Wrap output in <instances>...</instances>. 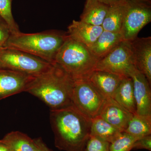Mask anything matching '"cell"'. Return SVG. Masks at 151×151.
I'll return each instance as SVG.
<instances>
[{
  "instance_id": "1",
  "label": "cell",
  "mask_w": 151,
  "mask_h": 151,
  "mask_svg": "<svg viewBox=\"0 0 151 151\" xmlns=\"http://www.w3.org/2000/svg\"><path fill=\"white\" fill-rule=\"evenodd\" d=\"M50 119L57 148L65 151H84L90 137L91 119L73 105L50 110Z\"/></svg>"
},
{
  "instance_id": "2",
  "label": "cell",
  "mask_w": 151,
  "mask_h": 151,
  "mask_svg": "<svg viewBox=\"0 0 151 151\" xmlns=\"http://www.w3.org/2000/svg\"><path fill=\"white\" fill-rule=\"evenodd\" d=\"M74 79L56 63L49 70L35 76L26 92L37 97L50 108L62 109L72 105Z\"/></svg>"
},
{
  "instance_id": "3",
  "label": "cell",
  "mask_w": 151,
  "mask_h": 151,
  "mask_svg": "<svg viewBox=\"0 0 151 151\" xmlns=\"http://www.w3.org/2000/svg\"><path fill=\"white\" fill-rule=\"evenodd\" d=\"M67 32L47 31L11 34L3 47L19 50L53 64L55 56L68 37Z\"/></svg>"
},
{
  "instance_id": "4",
  "label": "cell",
  "mask_w": 151,
  "mask_h": 151,
  "mask_svg": "<svg viewBox=\"0 0 151 151\" xmlns=\"http://www.w3.org/2000/svg\"><path fill=\"white\" fill-rule=\"evenodd\" d=\"M98 59L89 47L68 36L55 56V61L74 80L87 79L95 70Z\"/></svg>"
},
{
  "instance_id": "5",
  "label": "cell",
  "mask_w": 151,
  "mask_h": 151,
  "mask_svg": "<svg viewBox=\"0 0 151 151\" xmlns=\"http://www.w3.org/2000/svg\"><path fill=\"white\" fill-rule=\"evenodd\" d=\"M52 65L19 50L5 47L0 48V68L36 76L48 71Z\"/></svg>"
},
{
  "instance_id": "6",
  "label": "cell",
  "mask_w": 151,
  "mask_h": 151,
  "mask_svg": "<svg viewBox=\"0 0 151 151\" xmlns=\"http://www.w3.org/2000/svg\"><path fill=\"white\" fill-rule=\"evenodd\" d=\"M106 99L88 79L74 80L72 105L90 119L98 116Z\"/></svg>"
},
{
  "instance_id": "7",
  "label": "cell",
  "mask_w": 151,
  "mask_h": 151,
  "mask_svg": "<svg viewBox=\"0 0 151 151\" xmlns=\"http://www.w3.org/2000/svg\"><path fill=\"white\" fill-rule=\"evenodd\" d=\"M151 21V3L127 0L121 33L124 40L132 41Z\"/></svg>"
},
{
  "instance_id": "8",
  "label": "cell",
  "mask_w": 151,
  "mask_h": 151,
  "mask_svg": "<svg viewBox=\"0 0 151 151\" xmlns=\"http://www.w3.org/2000/svg\"><path fill=\"white\" fill-rule=\"evenodd\" d=\"M133 66L130 42L124 40L98 60L95 70L129 76Z\"/></svg>"
},
{
  "instance_id": "9",
  "label": "cell",
  "mask_w": 151,
  "mask_h": 151,
  "mask_svg": "<svg viewBox=\"0 0 151 151\" xmlns=\"http://www.w3.org/2000/svg\"><path fill=\"white\" fill-rule=\"evenodd\" d=\"M129 76L132 78L136 101V113L140 116L151 117V85L145 76L133 66Z\"/></svg>"
},
{
  "instance_id": "10",
  "label": "cell",
  "mask_w": 151,
  "mask_h": 151,
  "mask_svg": "<svg viewBox=\"0 0 151 151\" xmlns=\"http://www.w3.org/2000/svg\"><path fill=\"white\" fill-rule=\"evenodd\" d=\"M35 76L6 68H0V101L26 92L29 84Z\"/></svg>"
},
{
  "instance_id": "11",
  "label": "cell",
  "mask_w": 151,
  "mask_h": 151,
  "mask_svg": "<svg viewBox=\"0 0 151 151\" xmlns=\"http://www.w3.org/2000/svg\"><path fill=\"white\" fill-rule=\"evenodd\" d=\"M130 42L133 65L151 84V37H137Z\"/></svg>"
},
{
  "instance_id": "12",
  "label": "cell",
  "mask_w": 151,
  "mask_h": 151,
  "mask_svg": "<svg viewBox=\"0 0 151 151\" xmlns=\"http://www.w3.org/2000/svg\"><path fill=\"white\" fill-rule=\"evenodd\" d=\"M98 116L123 132L128 127L133 114L110 98L105 100Z\"/></svg>"
},
{
  "instance_id": "13",
  "label": "cell",
  "mask_w": 151,
  "mask_h": 151,
  "mask_svg": "<svg viewBox=\"0 0 151 151\" xmlns=\"http://www.w3.org/2000/svg\"><path fill=\"white\" fill-rule=\"evenodd\" d=\"M102 26H96L81 21L73 20L68 27L69 37L90 48L103 31Z\"/></svg>"
},
{
  "instance_id": "14",
  "label": "cell",
  "mask_w": 151,
  "mask_h": 151,
  "mask_svg": "<svg viewBox=\"0 0 151 151\" xmlns=\"http://www.w3.org/2000/svg\"><path fill=\"white\" fill-rule=\"evenodd\" d=\"M125 76L95 70L87 78L105 99L113 98L122 78Z\"/></svg>"
},
{
  "instance_id": "15",
  "label": "cell",
  "mask_w": 151,
  "mask_h": 151,
  "mask_svg": "<svg viewBox=\"0 0 151 151\" xmlns=\"http://www.w3.org/2000/svg\"><path fill=\"white\" fill-rule=\"evenodd\" d=\"M113 99L128 111L134 114L137 111L134 85L131 77L125 76L116 89Z\"/></svg>"
},
{
  "instance_id": "16",
  "label": "cell",
  "mask_w": 151,
  "mask_h": 151,
  "mask_svg": "<svg viewBox=\"0 0 151 151\" xmlns=\"http://www.w3.org/2000/svg\"><path fill=\"white\" fill-rule=\"evenodd\" d=\"M123 40L124 39L121 33L103 30L94 44L89 48L99 60Z\"/></svg>"
},
{
  "instance_id": "17",
  "label": "cell",
  "mask_w": 151,
  "mask_h": 151,
  "mask_svg": "<svg viewBox=\"0 0 151 151\" xmlns=\"http://www.w3.org/2000/svg\"><path fill=\"white\" fill-rule=\"evenodd\" d=\"M109 6L98 0H86L80 21L94 25L102 26Z\"/></svg>"
},
{
  "instance_id": "18",
  "label": "cell",
  "mask_w": 151,
  "mask_h": 151,
  "mask_svg": "<svg viewBox=\"0 0 151 151\" xmlns=\"http://www.w3.org/2000/svg\"><path fill=\"white\" fill-rule=\"evenodd\" d=\"M127 1L117 4L109 6L102 25L104 30L115 33H121L127 5Z\"/></svg>"
},
{
  "instance_id": "19",
  "label": "cell",
  "mask_w": 151,
  "mask_h": 151,
  "mask_svg": "<svg viewBox=\"0 0 151 151\" xmlns=\"http://www.w3.org/2000/svg\"><path fill=\"white\" fill-rule=\"evenodd\" d=\"M122 133L99 116L91 119L90 136L97 137L111 143Z\"/></svg>"
},
{
  "instance_id": "20",
  "label": "cell",
  "mask_w": 151,
  "mask_h": 151,
  "mask_svg": "<svg viewBox=\"0 0 151 151\" xmlns=\"http://www.w3.org/2000/svg\"><path fill=\"white\" fill-rule=\"evenodd\" d=\"M1 141L7 146L9 151H35L33 139L19 131L10 132Z\"/></svg>"
},
{
  "instance_id": "21",
  "label": "cell",
  "mask_w": 151,
  "mask_h": 151,
  "mask_svg": "<svg viewBox=\"0 0 151 151\" xmlns=\"http://www.w3.org/2000/svg\"><path fill=\"white\" fill-rule=\"evenodd\" d=\"M124 132L139 139L151 135V117L133 114Z\"/></svg>"
},
{
  "instance_id": "22",
  "label": "cell",
  "mask_w": 151,
  "mask_h": 151,
  "mask_svg": "<svg viewBox=\"0 0 151 151\" xmlns=\"http://www.w3.org/2000/svg\"><path fill=\"white\" fill-rule=\"evenodd\" d=\"M13 0H0V16L6 22L10 29L11 34L20 32L19 26L15 21L12 13Z\"/></svg>"
},
{
  "instance_id": "23",
  "label": "cell",
  "mask_w": 151,
  "mask_h": 151,
  "mask_svg": "<svg viewBox=\"0 0 151 151\" xmlns=\"http://www.w3.org/2000/svg\"><path fill=\"white\" fill-rule=\"evenodd\" d=\"M139 138L122 132L116 139L110 143V151H131L134 143Z\"/></svg>"
},
{
  "instance_id": "24",
  "label": "cell",
  "mask_w": 151,
  "mask_h": 151,
  "mask_svg": "<svg viewBox=\"0 0 151 151\" xmlns=\"http://www.w3.org/2000/svg\"><path fill=\"white\" fill-rule=\"evenodd\" d=\"M110 143L97 137L90 136L84 151H110Z\"/></svg>"
},
{
  "instance_id": "25",
  "label": "cell",
  "mask_w": 151,
  "mask_h": 151,
  "mask_svg": "<svg viewBox=\"0 0 151 151\" xmlns=\"http://www.w3.org/2000/svg\"><path fill=\"white\" fill-rule=\"evenodd\" d=\"M11 35V31L8 25L0 16V48L3 47Z\"/></svg>"
},
{
  "instance_id": "26",
  "label": "cell",
  "mask_w": 151,
  "mask_h": 151,
  "mask_svg": "<svg viewBox=\"0 0 151 151\" xmlns=\"http://www.w3.org/2000/svg\"><path fill=\"white\" fill-rule=\"evenodd\" d=\"M132 150H146L151 151V135L137 140L133 145Z\"/></svg>"
},
{
  "instance_id": "27",
  "label": "cell",
  "mask_w": 151,
  "mask_h": 151,
  "mask_svg": "<svg viewBox=\"0 0 151 151\" xmlns=\"http://www.w3.org/2000/svg\"><path fill=\"white\" fill-rule=\"evenodd\" d=\"M35 146V151H52L49 148L40 137L33 139Z\"/></svg>"
},
{
  "instance_id": "28",
  "label": "cell",
  "mask_w": 151,
  "mask_h": 151,
  "mask_svg": "<svg viewBox=\"0 0 151 151\" xmlns=\"http://www.w3.org/2000/svg\"><path fill=\"white\" fill-rule=\"evenodd\" d=\"M108 6L114 5L126 1L127 0H98Z\"/></svg>"
},
{
  "instance_id": "29",
  "label": "cell",
  "mask_w": 151,
  "mask_h": 151,
  "mask_svg": "<svg viewBox=\"0 0 151 151\" xmlns=\"http://www.w3.org/2000/svg\"><path fill=\"white\" fill-rule=\"evenodd\" d=\"M0 151H9L7 146L0 140Z\"/></svg>"
},
{
  "instance_id": "30",
  "label": "cell",
  "mask_w": 151,
  "mask_h": 151,
  "mask_svg": "<svg viewBox=\"0 0 151 151\" xmlns=\"http://www.w3.org/2000/svg\"><path fill=\"white\" fill-rule=\"evenodd\" d=\"M141 1L147 2L151 3V0H141Z\"/></svg>"
}]
</instances>
